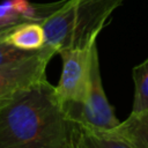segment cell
Masks as SVG:
<instances>
[{
  "label": "cell",
  "mask_w": 148,
  "mask_h": 148,
  "mask_svg": "<svg viewBox=\"0 0 148 148\" xmlns=\"http://www.w3.org/2000/svg\"><path fill=\"white\" fill-rule=\"evenodd\" d=\"M73 130L46 79L0 102V148H66Z\"/></svg>",
  "instance_id": "1"
},
{
  "label": "cell",
  "mask_w": 148,
  "mask_h": 148,
  "mask_svg": "<svg viewBox=\"0 0 148 148\" xmlns=\"http://www.w3.org/2000/svg\"><path fill=\"white\" fill-rule=\"evenodd\" d=\"M125 0H64L43 22L45 45L57 53L94 43L111 14Z\"/></svg>",
  "instance_id": "2"
},
{
  "label": "cell",
  "mask_w": 148,
  "mask_h": 148,
  "mask_svg": "<svg viewBox=\"0 0 148 148\" xmlns=\"http://www.w3.org/2000/svg\"><path fill=\"white\" fill-rule=\"evenodd\" d=\"M69 120L95 131L110 132L119 125L113 109L108 102L101 76L97 46L92 49L89 84L86 99L80 105L64 106Z\"/></svg>",
  "instance_id": "3"
},
{
  "label": "cell",
  "mask_w": 148,
  "mask_h": 148,
  "mask_svg": "<svg viewBox=\"0 0 148 148\" xmlns=\"http://www.w3.org/2000/svg\"><path fill=\"white\" fill-rule=\"evenodd\" d=\"M95 45L96 43L83 49H71L59 52L62 68L60 80L56 86V92L64 106L80 105L86 99Z\"/></svg>",
  "instance_id": "4"
},
{
  "label": "cell",
  "mask_w": 148,
  "mask_h": 148,
  "mask_svg": "<svg viewBox=\"0 0 148 148\" xmlns=\"http://www.w3.org/2000/svg\"><path fill=\"white\" fill-rule=\"evenodd\" d=\"M57 51L44 45L32 56L0 69V102L46 79V66Z\"/></svg>",
  "instance_id": "5"
},
{
  "label": "cell",
  "mask_w": 148,
  "mask_h": 148,
  "mask_svg": "<svg viewBox=\"0 0 148 148\" xmlns=\"http://www.w3.org/2000/svg\"><path fill=\"white\" fill-rule=\"evenodd\" d=\"M109 133L121 139L131 148H148V110L132 113Z\"/></svg>",
  "instance_id": "6"
},
{
  "label": "cell",
  "mask_w": 148,
  "mask_h": 148,
  "mask_svg": "<svg viewBox=\"0 0 148 148\" xmlns=\"http://www.w3.org/2000/svg\"><path fill=\"white\" fill-rule=\"evenodd\" d=\"M5 40L18 49L36 51L45 45V34L42 23L29 22L14 28L5 36Z\"/></svg>",
  "instance_id": "7"
},
{
  "label": "cell",
  "mask_w": 148,
  "mask_h": 148,
  "mask_svg": "<svg viewBox=\"0 0 148 148\" xmlns=\"http://www.w3.org/2000/svg\"><path fill=\"white\" fill-rule=\"evenodd\" d=\"M76 135L82 148H131L121 139L109 132L95 131L76 125Z\"/></svg>",
  "instance_id": "8"
},
{
  "label": "cell",
  "mask_w": 148,
  "mask_h": 148,
  "mask_svg": "<svg viewBox=\"0 0 148 148\" xmlns=\"http://www.w3.org/2000/svg\"><path fill=\"white\" fill-rule=\"evenodd\" d=\"M134 81V101L132 113L148 110V58L135 66L132 72Z\"/></svg>",
  "instance_id": "9"
},
{
  "label": "cell",
  "mask_w": 148,
  "mask_h": 148,
  "mask_svg": "<svg viewBox=\"0 0 148 148\" xmlns=\"http://www.w3.org/2000/svg\"><path fill=\"white\" fill-rule=\"evenodd\" d=\"M37 51V50H36ZM36 51H28L18 49L5 40V37H0V69L12 66L30 56Z\"/></svg>",
  "instance_id": "10"
},
{
  "label": "cell",
  "mask_w": 148,
  "mask_h": 148,
  "mask_svg": "<svg viewBox=\"0 0 148 148\" xmlns=\"http://www.w3.org/2000/svg\"><path fill=\"white\" fill-rule=\"evenodd\" d=\"M66 148H77L76 140H75V123H74V130H73V134H72L71 141H69V143L66 146Z\"/></svg>",
  "instance_id": "11"
},
{
  "label": "cell",
  "mask_w": 148,
  "mask_h": 148,
  "mask_svg": "<svg viewBox=\"0 0 148 148\" xmlns=\"http://www.w3.org/2000/svg\"><path fill=\"white\" fill-rule=\"evenodd\" d=\"M16 28V27H15ZM14 28H6V29H3V28H0V37H5L7 34H9L12 30H13Z\"/></svg>",
  "instance_id": "12"
},
{
  "label": "cell",
  "mask_w": 148,
  "mask_h": 148,
  "mask_svg": "<svg viewBox=\"0 0 148 148\" xmlns=\"http://www.w3.org/2000/svg\"><path fill=\"white\" fill-rule=\"evenodd\" d=\"M75 140H76V145H77V148H82V146H81V145H80V142H79L77 135H76V125H75Z\"/></svg>",
  "instance_id": "13"
}]
</instances>
